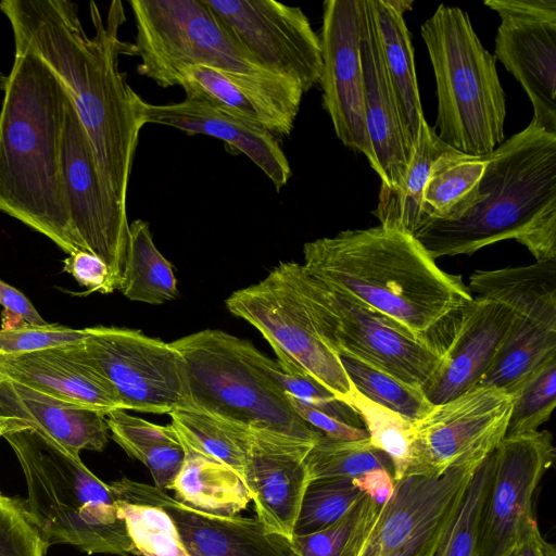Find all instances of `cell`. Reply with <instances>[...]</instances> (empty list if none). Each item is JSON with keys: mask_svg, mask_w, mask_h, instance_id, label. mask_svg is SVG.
I'll return each instance as SVG.
<instances>
[{"mask_svg": "<svg viewBox=\"0 0 556 556\" xmlns=\"http://www.w3.org/2000/svg\"><path fill=\"white\" fill-rule=\"evenodd\" d=\"M506 435L538 431L556 405V356L545 361L513 392Z\"/></svg>", "mask_w": 556, "mask_h": 556, "instance_id": "43", "label": "cell"}, {"mask_svg": "<svg viewBox=\"0 0 556 556\" xmlns=\"http://www.w3.org/2000/svg\"><path fill=\"white\" fill-rule=\"evenodd\" d=\"M110 486L116 498L163 508L176 525L189 556H294L289 542L268 533L256 518L201 513L163 490L127 478Z\"/></svg>", "mask_w": 556, "mask_h": 556, "instance_id": "20", "label": "cell"}, {"mask_svg": "<svg viewBox=\"0 0 556 556\" xmlns=\"http://www.w3.org/2000/svg\"><path fill=\"white\" fill-rule=\"evenodd\" d=\"M48 547L26 504L0 492V556H46Z\"/></svg>", "mask_w": 556, "mask_h": 556, "instance_id": "44", "label": "cell"}, {"mask_svg": "<svg viewBox=\"0 0 556 556\" xmlns=\"http://www.w3.org/2000/svg\"><path fill=\"white\" fill-rule=\"evenodd\" d=\"M345 403L353 406L361 416L371 445L390 458L394 480L402 479L412 458L413 422L371 402L356 389L349 395Z\"/></svg>", "mask_w": 556, "mask_h": 556, "instance_id": "38", "label": "cell"}, {"mask_svg": "<svg viewBox=\"0 0 556 556\" xmlns=\"http://www.w3.org/2000/svg\"><path fill=\"white\" fill-rule=\"evenodd\" d=\"M137 556H189L170 516L160 506L116 498Z\"/></svg>", "mask_w": 556, "mask_h": 556, "instance_id": "41", "label": "cell"}, {"mask_svg": "<svg viewBox=\"0 0 556 556\" xmlns=\"http://www.w3.org/2000/svg\"><path fill=\"white\" fill-rule=\"evenodd\" d=\"M469 291L477 296L508 306L525 299L556 295V261L535 262L519 267L476 270L469 277Z\"/></svg>", "mask_w": 556, "mask_h": 556, "instance_id": "36", "label": "cell"}, {"mask_svg": "<svg viewBox=\"0 0 556 556\" xmlns=\"http://www.w3.org/2000/svg\"><path fill=\"white\" fill-rule=\"evenodd\" d=\"M63 270L72 275L80 286L88 289L87 293L113 292L110 282V273L106 264L97 255L88 251H78L70 254L63 261Z\"/></svg>", "mask_w": 556, "mask_h": 556, "instance_id": "47", "label": "cell"}, {"mask_svg": "<svg viewBox=\"0 0 556 556\" xmlns=\"http://www.w3.org/2000/svg\"><path fill=\"white\" fill-rule=\"evenodd\" d=\"M553 356H556V302H548L526 315L516 314L504 343L477 387H495L511 395Z\"/></svg>", "mask_w": 556, "mask_h": 556, "instance_id": "28", "label": "cell"}, {"mask_svg": "<svg viewBox=\"0 0 556 556\" xmlns=\"http://www.w3.org/2000/svg\"><path fill=\"white\" fill-rule=\"evenodd\" d=\"M450 343L421 388L432 405L450 401L478 386L504 343L516 312L494 300L473 296L457 313Z\"/></svg>", "mask_w": 556, "mask_h": 556, "instance_id": "21", "label": "cell"}, {"mask_svg": "<svg viewBox=\"0 0 556 556\" xmlns=\"http://www.w3.org/2000/svg\"><path fill=\"white\" fill-rule=\"evenodd\" d=\"M484 155H471L447 147L432 163L422 194L424 218L454 222L481 199Z\"/></svg>", "mask_w": 556, "mask_h": 556, "instance_id": "30", "label": "cell"}, {"mask_svg": "<svg viewBox=\"0 0 556 556\" xmlns=\"http://www.w3.org/2000/svg\"><path fill=\"white\" fill-rule=\"evenodd\" d=\"M62 162L74 230L85 249L106 264L112 290H119L129 243L127 211L122 210L106 194L88 137L68 96Z\"/></svg>", "mask_w": 556, "mask_h": 556, "instance_id": "16", "label": "cell"}, {"mask_svg": "<svg viewBox=\"0 0 556 556\" xmlns=\"http://www.w3.org/2000/svg\"><path fill=\"white\" fill-rule=\"evenodd\" d=\"M226 306L262 333L282 370L309 376L343 402L355 389L339 356L324 340L290 262L279 263L260 282L231 293Z\"/></svg>", "mask_w": 556, "mask_h": 556, "instance_id": "10", "label": "cell"}, {"mask_svg": "<svg viewBox=\"0 0 556 556\" xmlns=\"http://www.w3.org/2000/svg\"><path fill=\"white\" fill-rule=\"evenodd\" d=\"M66 101L56 76L14 39L0 109V212L70 255L87 250L71 220L63 175Z\"/></svg>", "mask_w": 556, "mask_h": 556, "instance_id": "2", "label": "cell"}, {"mask_svg": "<svg viewBox=\"0 0 556 556\" xmlns=\"http://www.w3.org/2000/svg\"><path fill=\"white\" fill-rule=\"evenodd\" d=\"M136 25L132 54L138 73L163 88L178 86L193 65L248 74H273L231 35L204 0H130ZM276 75V74H275Z\"/></svg>", "mask_w": 556, "mask_h": 556, "instance_id": "8", "label": "cell"}, {"mask_svg": "<svg viewBox=\"0 0 556 556\" xmlns=\"http://www.w3.org/2000/svg\"><path fill=\"white\" fill-rule=\"evenodd\" d=\"M264 70L298 83L304 93L320 80L319 36L299 7L275 0H204Z\"/></svg>", "mask_w": 556, "mask_h": 556, "instance_id": "14", "label": "cell"}, {"mask_svg": "<svg viewBox=\"0 0 556 556\" xmlns=\"http://www.w3.org/2000/svg\"><path fill=\"white\" fill-rule=\"evenodd\" d=\"M338 356L355 389L371 402L397 413L412 422L426 416L434 406L420 388L406 384L348 355Z\"/></svg>", "mask_w": 556, "mask_h": 556, "instance_id": "37", "label": "cell"}, {"mask_svg": "<svg viewBox=\"0 0 556 556\" xmlns=\"http://www.w3.org/2000/svg\"><path fill=\"white\" fill-rule=\"evenodd\" d=\"M296 414L312 428L326 437L339 440H365L368 432L365 428L350 426L315 407L302 403L288 395Z\"/></svg>", "mask_w": 556, "mask_h": 556, "instance_id": "48", "label": "cell"}, {"mask_svg": "<svg viewBox=\"0 0 556 556\" xmlns=\"http://www.w3.org/2000/svg\"><path fill=\"white\" fill-rule=\"evenodd\" d=\"M504 556H556V551L542 535L535 521Z\"/></svg>", "mask_w": 556, "mask_h": 556, "instance_id": "51", "label": "cell"}, {"mask_svg": "<svg viewBox=\"0 0 556 556\" xmlns=\"http://www.w3.org/2000/svg\"><path fill=\"white\" fill-rule=\"evenodd\" d=\"M554 458L546 430L505 435L494 448L480 518L481 556H504L535 522L533 496Z\"/></svg>", "mask_w": 556, "mask_h": 556, "instance_id": "15", "label": "cell"}, {"mask_svg": "<svg viewBox=\"0 0 556 556\" xmlns=\"http://www.w3.org/2000/svg\"><path fill=\"white\" fill-rule=\"evenodd\" d=\"M147 124L176 128L188 135H205L223 140L248 156L279 192L292 176L290 163L277 138L265 128L200 98L152 104L143 102Z\"/></svg>", "mask_w": 556, "mask_h": 556, "instance_id": "23", "label": "cell"}, {"mask_svg": "<svg viewBox=\"0 0 556 556\" xmlns=\"http://www.w3.org/2000/svg\"><path fill=\"white\" fill-rule=\"evenodd\" d=\"M367 495L343 517L326 528L289 542L294 556H354L355 549L379 508Z\"/></svg>", "mask_w": 556, "mask_h": 556, "instance_id": "40", "label": "cell"}, {"mask_svg": "<svg viewBox=\"0 0 556 556\" xmlns=\"http://www.w3.org/2000/svg\"><path fill=\"white\" fill-rule=\"evenodd\" d=\"M180 441L236 470L244 480L251 429L197 407L168 414Z\"/></svg>", "mask_w": 556, "mask_h": 556, "instance_id": "34", "label": "cell"}, {"mask_svg": "<svg viewBox=\"0 0 556 556\" xmlns=\"http://www.w3.org/2000/svg\"><path fill=\"white\" fill-rule=\"evenodd\" d=\"M359 55L365 123L374 156L372 169L380 177V187L395 190L404 180L413 150L402 128L368 0H364Z\"/></svg>", "mask_w": 556, "mask_h": 556, "instance_id": "24", "label": "cell"}, {"mask_svg": "<svg viewBox=\"0 0 556 556\" xmlns=\"http://www.w3.org/2000/svg\"><path fill=\"white\" fill-rule=\"evenodd\" d=\"M269 374L280 383L287 395L315 407L350 426L365 428L364 422L350 404L337 396L309 376L282 370L277 362L268 358Z\"/></svg>", "mask_w": 556, "mask_h": 556, "instance_id": "45", "label": "cell"}, {"mask_svg": "<svg viewBox=\"0 0 556 556\" xmlns=\"http://www.w3.org/2000/svg\"><path fill=\"white\" fill-rule=\"evenodd\" d=\"M27 485L26 507L49 546L87 554L136 555L110 486L52 439L33 429L5 432Z\"/></svg>", "mask_w": 556, "mask_h": 556, "instance_id": "5", "label": "cell"}, {"mask_svg": "<svg viewBox=\"0 0 556 556\" xmlns=\"http://www.w3.org/2000/svg\"><path fill=\"white\" fill-rule=\"evenodd\" d=\"M492 472V453L476 469L433 556H481L480 518Z\"/></svg>", "mask_w": 556, "mask_h": 556, "instance_id": "39", "label": "cell"}, {"mask_svg": "<svg viewBox=\"0 0 556 556\" xmlns=\"http://www.w3.org/2000/svg\"><path fill=\"white\" fill-rule=\"evenodd\" d=\"M305 466L309 481L352 480L377 468H383L393 473L390 458L374 447L369 438L349 441L321 434L308 451Z\"/></svg>", "mask_w": 556, "mask_h": 556, "instance_id": "35", "label": "cell"}, {"mask_svg": "<svg viewBox=\"0 0 556 556\" xmlns=\"http://www.w3.org/2000/svg\"><path fill=\"white\" fill-rule=\"evenodd\" d=\"M482 199L454 222L424 218L413 236L429 255H470L515 239L530 253L556 242V135L533 121L484 155Z\"/></svg>", "mask_w": 556, "mask_h": 556, "instance_id": "4", "label": "cell"}, {"mask_svg": "<svg viewBox=\"0 0 556 556\" xmlns=\"http://www.w3.org/2000/svg\"><path fill=\"white\" fill-rule=\"evenodd\" d=\"M481 463L395 481L393 495L379 508L354 556H433Z\"/></svg>", "mask_w": 556, "mask_h": 556, "instance_id": "12", "label": "cell"}, {"mask_svg": "<svg viewBox=\"0 0 556 556\" xmlns=\"http://www.w3.org/2000/svg\"><path fill=\"white\" fill-rule=\"evenodd\" d=\"M383 56L384 66L396 100L402 128L408 146L417 139L425 117L420 102L414 51L403 14L412 1L368 0Z\"/></svg>", "mask_w": 556, "mask_h": 556, "instance_id": "27", "label": "cell"}, {"mask_svg": "<svg viewBox=\"0 0 556 556\" xmlns=\"http://www.w3.org/2000/svg\"><path fill=\"white\" fill-rule=\"evenodd\" d=\"M294 281L327 344L415 388H422L444 348L311 276L290 262Z\"/></svg>", "mask_w": 556, "mask_h": 556, "instance_id": "9", "label": "cell"}, {"mask_svg": "<svg viewBox=\"0 0 556 556\" xmlns=\"http://www.w3.org/2000/svg\"><path fill=\"white\" fill-rule=\"evenodd\" d=\"M424 117L402 185L395 190L380 187L372 214L380 225L413 235L422 220V194L430 167L447 149Z\"/></svg>", "mask_w": 556, "mask_h": 556, "instance_id": "32", "label": "cell"}, {"mask_svg": "<svg viewBox=\"0 0 556 556\" xmlns=\"http://www.w3.org/2000/svg\"><path fill=\"white\" fill-rule=\"evenodd\" d=\"M185 458L167 490L174 498L201 513L233 517L252 502L242 477L218 459L182 443Z\"/></svg>", "mask_w": 556, "mask_h": 556, "instance_id": "29", "label": "cell"}, {"mask_svg": "<svg viewBox=\"0 0 556 556\" xmlns=\"http://www.w3.org/2000/svg\"><path fill=\"white\" fill-rule=\"evenodd\" d=\"M365 495L382 506L394 493L395 480L393 473L383 468H377L351 480Z\"/></svg>", "mask_w": 556, "mask_h": 556, "instance_id": "49", "label": "cell"}, {"mask_svg": "<svg viewBox=\"0 0 556 556\" xmlns=\"http://www.w3.org/2000/svg\"><path fill=\"white\" fill-rule=\"evenodd\" d=\"M0 305L27 324L38 326L47 324V321L40 316L34 305L23 293L7 282L2 281L1 279Z\"/></svg>", "mask_w": 556, "mask_h": 556, "instance_id": "50", "label": "cell"}, {"mask_svg": "<svg viewBox=\"0 0 556 556\" xmlns=\"http://www.w3.org/2000/svg\"><path fill=\"white\" fill-rule=\"evenodd\" d=\"M513 396L495 387H475L434 405L412 424V458L405 476L441 475L481 463L506 435Z\"/></svg>", "mask_w": 556, "mask_h": 556, "instance_id": "13", "label": "cell"}, {"mask_svg": "<svg viewBox=\"0 0 556 556\" xmlns=\"http://www.w3.org/2000/svg\"><path fill=\"white\" fill-rule=\"evenodd\" d=\"M303 268L334 290L429 337L473 295L410 233L381 225L343 230L303 247Z\"/></svg>", "mask_w": 556, "mask_h": 556, "instance_id": "3", "label": "cell"}, {"mask_svg": "<svg viewBox=\"0 0 556 556\" xmlns=\"http://www.w3.org/2000/svg\"><path fill=\"white\" fill-rule=\"evenodd\" d=\"M349 479L309 481L302 498L293 535L319 531L351 510L364 496Z\"/></svg>", "mask_w": 556, "mask_h": 556, "instance_id": "42", "label": "cell"}, {"mask_svg": "<svg viewBox=\"0 0 556 556\" xmlns=\"http://www.w3.org/2000/svg\"><path fill=\"white\" fill-rule=\"evenodd\" d=\"M178 87L186 96L210 101L275 137L291 134L304 94L298 83L280 75L230 73L204 65L184 70Z\"/></svg>", "mask_w": 556, "mask_h": 556, "instance_id": "22", "label": "cell"}, {"mask_svg": "<svg viewBox=\"0 0 556 556\" xmlns=\"http://www.w3.org/2000/svg\"><path fill=\"white\" fill-rule=\"evenodd\" d=\"M0 375L77 407L105 415L124 409L112 386L71 345L0 355Z\"/></svg>", "mask_w": 556, "mask_h": 556, "instance_id": "26", "label": "cell"}, {"mask_svg": "<svg viewBox=\"0 0 556 556\" xmlns=\"http://www.w3.org/2000/svg\"><path fill=\"white\" fill-rule=\"evenodd\" d=\"M119 291L131 301L149 304H163L178 294L173 265L157 250L146 220L129 224L128 254Z\"/></svg>", "mask_w": 556, "mask_h": 556, "instance_id": "33", "label": "cell"}, {"mask_svg": "<svg viewBox=\"0 0 556 556\" xmlns=\"http://www.w3.org/2000/svg\"><path fill=\"white\" fill-rule=\"evenodd\" d=\"M86 330L61 325H30L25 321L18 326L0 328V355H13L74 345L86 339Z\"/></svg>", "mask_w": 556, "mask_h": 556, "instance_id": "46", "label": "cell"}, {"mask_svg": "<svg viewBox=\"0 0 556 556\" xmlns=\"http://www.w3.org/2000/svg\"><path fill=\"white\" fill-rule=\"evenodd\" d=\"M13 39L23 42L63 85L88 137L96 168L109 198L127 211V191L141 128L144 100L129 86L119 56L132 43L119 38L123 3L112 1L105 17L89 3V36L70 0H4Z\"/></svg>", "mask_w": 556, "mask_h": 556, "instance_id": "1", "label": "cell"}, {"mask_svg": "<svg viewBox=\"0 0 556 556\" xmlns=\"http://www.w3.org/2000/svg\"><path fill=\"white\" fill-rule=\"evenodd\" d=\"M181 355L194 407L248 428L315 443L323 434L292 407L250 341L204 329L170 342Z\"/></svg>", "mask_w": 556, "mask_h": 556, "instance_id": "7", "label": "cell"}, {"mask_svg": "<svg viewBox=\"0 0 556 556\" xmlns=\"http://www.w3.org/2000/svg\"><path fill=\"white\" fill-rule=\"evenodd\" d=\"M501 18L494 58L528 94L532 121L556 135V1L488 0Z\"/></svg>", "mask_w": 556, "mask_h": 556, "instance_id": "17", "label": "cell"}, {"mask_svg": "<svg viewBox=\"0 0 556 556\" xmlns=\"http://www.w3.org/2000/svg\"><path fill=\"white\" fill-rule=\"evenodd\" d=\"M105 418L112 439L149 469L156 489L167 490L185 458L173 426L153 424L125 409L112 410Z\"/></svg>", "mask_w": 556, "mask_h": 556, "instance_id": "31", "label": "cell"}, {"mask_svg": "<svg viewBox=\"0 0 556 556\" xmlns=\"http://www.w3.org/2000/svg\"><path fill=\"white\" fill-rule=\"evenodd\" d=\"M7 84V75L0 72V93H3Z\"/></svg>", "mask_w": 556, "mask_h": 556, "instance_id": "52", "label": "cell"}, {"mask_svg": "<svg viewBox=\"0 0 556 556\" xmlns=\"http://www.w3.org/2000/svg\"><path fill=\"white\" fill-rule=\"evenodd\" d=\"M421 37L437 84L438 137L463 153H491L505 140L506 118L495 58L457 7L440 4L422 24Z\"/></svg>", "mask_w": 556, "mask_h": 556, "instance_id": "6", "label": "cell"}, {"mask_svg": "<svg viewBox=\"0 0 556 556\" xmlns=\"http://www.w3.org/2000/svg\"><path fill=\"white\" fill-rule=\"evenodd\" d=\"M73 352L114 389L125 410L170 414L191 409L185 362L170 343L135 329L87 327Z\"/></svg>", "mask_w": 556, "mask_h": 556, "instance_id": "11", "label": "cell"}, {"mask_svg": "<svg viewBox=\"0 0 556 556\" xmlns=\"http://www.w3.org/2000/svg\"><path fill=\"white\" fill-rule=\"evenodd\" d=\"M364 0H327L319 36L323 105L339 140L374 165L366 129L359 55Z\"/></svg>", "mask_w": 556, "mask_h": 556, "instance_id": "18", "label": "cell"}, {"mask_svg": "<svg viewBox=\"0 0 556 556\" xmlns=\"http://www.w3.org/2000/svg\"><path fill=\"white\" fill-rule=\"evenodd\" d=\"M105 416L61 402L0 375V420L5 432L33 429L79 457L84 450H104L109 440Z\"/></svg>", "mask_w": 556, "mask_h": 556, "instance_id": "25", "label": "cell"}, {"mask_svg": "<svg viewBox=\"0 0 556 556\" xmlns=\"http://www.w3.org/2000/svg\"><path fill=\"white\" fill-rule=\"evenodd\" d=\"M251 429L244 482L256 519L265 530L290 542L309 483L305 457L314 443L278 432Z\"/></svg>", "mask_w": 556, "mask_h": 556, "instance_id": "19", "label": "cell"}, {"mask_svg": "<svg viewBox=\"0 0 556 556\" xmlns=\"http://www.w3.org/2000/svg\"><path fill=\"white\" fill-rule=\"evenodd\" d=\"M5 432V426L3 424L2 420H0V438L4 434Z\"/></svg>", "mask_w": 556, "mask_h": 556, "instance_id": "53", "label": "cell"}]
</instances>
